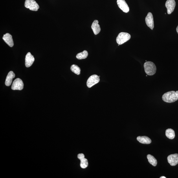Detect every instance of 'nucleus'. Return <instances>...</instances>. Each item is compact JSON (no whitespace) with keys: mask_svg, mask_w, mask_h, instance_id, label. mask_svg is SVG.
<instances>
[{"mask_svg":"<svg viewBox=\"0 0 178 178\" xmlns=\"http://www.w3.org/2000/svg\"><path fill=\"white\" fill-rule=\"evenodd\" d=\"M163 100L168 103H172L178 100V91H171L164 93L162 96Z\"/></svg>","mask_w":178,"mask_h":178,"instance_id":"1","label":"nucleus"},{"mask_svg":"<svg viewBox=\"0 0 178 178\" xmlns=\"http://www.w3.org/2000/svg\"><path fill=\"white\" fill-rule=\"evenodd\" d=\"M145 72L149 76H152L157 71V67L155 64L150 61H146L144 64Z\"/></svg>","mask_w":178,"mask_h":178,"instance_id":"2","label":"nucleus"},{"mask_svg":"<svg viewBox=\"0 0 178 178\" xmlns=\"http://www.w3.org/2000/svg\"><path fill=\"white\" fill-rule=\"evenodd\" d=\"M131 37L130 35L128 33L121 32L119 34L116 38V42L118 45H122L130 39Z\"/></svg>","mask_w":178,"mask_h":178,"instance_id":"3","label":"nucleus"},{"mask_svg":"<svg viewBox=\"0 0 178 178\" xmlns=\"http://www.w3.org/2000/svg\"><path fill=\"white\" fill-rule=\"evenodd\" d=\"M25 6L26 8L33 11H37L39 8L38 4L34 0H26Z\"/></svg>","mask_w":178,"mask_h":178,"instance_id":"4","label":"nucleus"},{"mask_svg":"<svg viewBox=\"0 0 178 178\" xmlns=\"http://www.w3.org/2000/svg\"><path fill=\"white\" fill-rule=\"evenodd\" d=\"M100 80L99 77L96 75H93L91 76L87 80V87L89 88H91L99 82Z\"/></svg>","mask_w":178,"mask_h":178,"instance_id":"5","label":"nucleus"},{"mask_svg":"<svg viewBox=\"0 0 178 178\" xmlns=\"http://www.w3.org/2000/svg\"><path fill=\"white\" fill-rule=\"evenodd\" d=\"M24 85L23 81L19 78H17L13 82L11 87L13 90H21L24 88Z\"/></svg>","mask_w":178,"mask_h":178,"instance_id":"6","label":"nucleus"},{"mask_svg":"<svg viewBox=\"0 0 178 178\" xmlns=\"http://www.w3.org/2000/svg\"><path fill=\"white\" fill-rule=\"evenodd\" d=\"M176 5L175 0H167L166 2L165 6L167 9V13L170 14L174 11Z\"/></svg>","mask_w":178,"mask_h":178,"instance_id":"7","label":"nucleus"},{"mask_svg":"<svg viewBox=\"0 0 178 178\" xmlns=\"http://www.w3.org/2000/svg\"><path fill=\"white\" fill-rule=\"evenodd\" d=\"M145 21L147 26L151 30L154 28L153 17L152 14L151 12H149L145 19Z\"/></svg>","mask_w":178,"mask_h":178,"instance_id":"8","label":"nucleus"},{"mask_svg":"<svg viewBox=\"0 0 178 178\" xmlns=\"http://www.w3.org/2000/svg\"><path fill=\"white\" fill-rule=\"evenodd\" d=\"M117 3L118 7L123 12L127 13L129 11V8L125 0H117Z\"/></svg>","mask_w":178,"mask_h":178,"instance_id":"9","label":"nucleus"},{"mask_svg":"<svg viewBox=\"0 0 178 178\" xmlns=\"http://www.w3.org/2000/svg\"><path fill=\"white\" fill-rule=\"evenodd\" d=\"M169 163L171 166H175L178 164V154L177 153L169 155L167 158Z\"/></svg>","mask_w":178,"mask_h":178,"instance_id":"10","label":"nucleus"},{"mask_svg":"<svg viewBox=\"0 0 178 178\" xmlns=\"http://www.w3.org/2000/svg\"><path fill=\"white\" fill-rule=\"evenodd\" d=\"M35 59L30 52L26 54L25 58V65L26 67H29L34 63Z\"/></svg>","mask_w":178,"mask_h":178,"instance_id":"11","label":"nucleus"},{"mask_svg":"<svg viewBox=\"0 0 178 178\" xmlns=\"http://www.w3.org/2000/svg\"><path fill=\"white\" fill-rule=\"evenodd\" d=\"M3 39L10 47H12L14 46V42H13L12 36L9 33H7L4 35Z\"/></svg>","mask_w":178,"mask_h":178,"instance_id":"12","label":"nucleus"},{"mask_svg":"<svg viewBox=\"0 0 178 178\" xmlns=\"http://www.w3.org/2000/svg\"><path fill=\"white\" fill-rule=\"evenodd\" d=\"M15 74L13 71H11L9 73L7 76L5 82V84L7 86H10L11 84L13 79L15 77Z\"/></svg>","mask_w":178,"mask_h":178,"instance_id":"13","label":"nucleus"},{"mask_svg":"<svg viewBox=\"0 0 178 178\" xmlns=\"http://www.w3.org/2000/svg\"><path fill=\"white\" fill-rule=\"evenodd\" d=\"M99 21L97 20L94 21L91 25V28L93 31L94 34H98L100 32L101 28L100 25L98 24Z\"/></svg>","mask_w":178,"mask_h":178,"instance_id":"14","label":"nucleus"},{"mask_svg":"<svg viewBox=\"0 0 178 178\" xmlns=\"http://www.w3.org/2000/svg\"><path fill=\"white\" fill-rule=\"evenodd\" d=\"M137 139L138 141L143 144H149L151 142L150 138L146 136H138Z\"/></svg>","mask_w":178,"mask_h":178,"instance_id":"15","label":"nucleus"},{"mask_svg":"<svg viewBox=\"0 0 178 178\" xmlns=\"http://www.w3.org/2000/svg\"><path fill=\"white\" fill-rule=\"evenodd\" d=\"M166 135L169 139H173L175 136V131L171 129H167L166 131Z\"/></svg>","mask_w":178,"mask_h":178,"instance_id":"16","label":"nucleus"},{"mask_svg":"<svg viewBox=\"0 0 178 178\" xmlns=\"http://www.w3.org/2000/svg\"><path fill=\"white\" fill-rule=\"evenodd\" d=\"M147 158L149 163L153 166H156L157 165V161L154 157L150 154H148L147 156Z\"/></svg>","mask_w":178,"mask_h":178,"instance_id":"17","label":"nucleus"},{"mask_svg":"<svg viewBox=\"0 0 178 178\" xmlns=\"http://www.w3.org/2000/svg\"><path fill=\"white\" fill-rule=\"evenodd\" d=\"M88 56V53L87 50H85L82 52L78 53L76 56V58L78 59H82L86 58Z\"/></svg>","mask_w":178,"mask_h":178,"instance_id":"18","label":"nucleus"},{"mask_svg":"<svg viewBox=\"0 0 178 178\" xmlns=\"http://www.w3.org/2000/svg\"><path fill=\"white\" fill-rule=\"evenodd\" d=\"M71 71L77 75H79L81 73V70L80 68L78 66L73 64L72 65L70 68Z\"/></svg>","mask_w":178,"mask_h":178,"instance_id":"19","label":"nucleus"},{"mask_svg":"<svg viewBox=\"0 0 178 178\" xmlns=\"http://www.w3.org/2000/svg\"><path fill=\"white\" fill-rule=\"evenodd\" d=\"M80 160L81 167L83 169H85L88 166V160L86 158H84Z\"/></svg>","mask_w":178,"mask_h":178,"instance_id":"20","label":"nucleus"},{"mask_svg":"<svg viewBox=\"0 0 178 178\" xmlns=\"http://www.w3.org/2000/svg\"><path fill=\"white\" fill-rule=\"evenodd\" d=\"M78 158L79 159L81 160L85 158V155L83 153L79 154L78 155Z\"/></svg>","mask_w":178,"mask_h":178,"instance_id":"21","label":"nucleus"},{"mask_svg":"<svg viewBox=\"0 0 178 178\" xmlns=\"http://www.w3.org/2000/svg\"><path fill=\"white\" fill-rule=\"evenodd\" d=\"M176 30H177V34H178V26H177Z\"/></svg>","mask_w":178,"mask_h":178,"instance_id":"22","label":"nucleus"},{"mask_svg":"<svg viewBox=\"0 0 178 178\" xmlns=\"http://www.w3.org/2000/svg\"><path fill=\"white\" fill-rule=\"evenodd\" d=\"M160 178H166V177L162 176L160 177Z\"/></svg>","mask_w":178,"mask_h":178,"instance_id":"23","label":"nucleus"}]
</instances>
